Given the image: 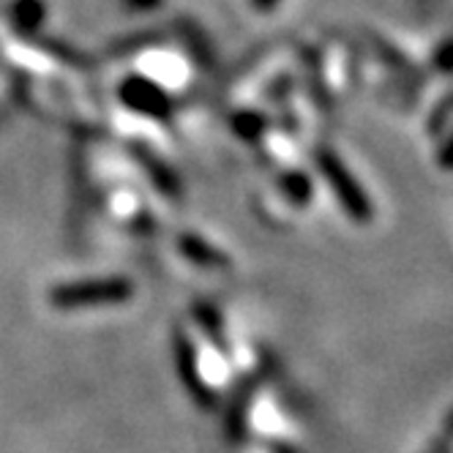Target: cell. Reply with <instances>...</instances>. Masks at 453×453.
I'll use <instances>...</instances> for the list:
<instances>
[{
    "label": "cell",
    "mask_w": 453,
    "mask_h": 453,
    "mask_svg": "<svg viewBox=\"0 0 453 453\" xmlns=\"http://www.w3.org/2000/svg\"><path fill=\"white\" fill-rule=\"evenodd\" d=\"M134 296V284L123 276H104V279H82L60 284L50 293V303L55 309H88V306H110L126 303Z\"/></svg>",
    "instance_id": "1"
},
{
    "label": "cell",
    "mask_w": 453,
    "mask_h": 453,
    "mask_svg": "<svg viewBox=\"0 0 453 453\" xmlns=\"http://www.w3.org/2000/svg\"><path fill=\"white\" fill-rule=\"evenodd\" d=\"M317 167L319 173L326 175V180L331 183V188L336 191V197L342 203V208L355 219V221H369L374 216L372 211V203L366 197V191L358 186V180H355L349 175V170L344 167V161L328 150V148H319L317 150Z\"/></svg>",
    "instance_id": "2"
},
{
    "label": "cell",
    "mask_w": 453,
    "mask_h": 453,
    "mask_svg": "<svg viewBox=\"0 0 453 453\" xmlns=\"http://www.w3.org/2000/svg\"><path fill=\"white\" fill-rule=\"evenodd\" d=\"M120 99L132 110L150 115V118H167V112H170L167 93L148 80H140V77H132L120 85Z\"/></svg>",
    "instance_id": "3"
},
{
    "label": "cell",
    "mask_w": 453,
    "mask_h": 453,
    "mask_svg": "<svg viewBox=\"0 0 453 453\" xmlns=\"http://www.w3.org/2000/svg\"><path fill=\"white\" fill-rule=\"evenodd\" d=\"M175 358H178V372H180L183 385L188 388V394L200 404H211V391L205 388L200 369H197V355H194V347L188 344L183 334L175 336Z\"/></svg>",
    "instance_id": "4"
},
{
    "label": "cell",
    "mask_w": 453,
    "mask_h": 453,
    "mask_svg": "<svg viewBox=\"0 0 453 453\" xmlns=\"http://www.w3.org/2000/svg\"><path fill=\"white\" fill-rule=\"evenodd\" d=\"M178 246L183 251L186 260H191L194 265H203V268H230V257L224 251L213 249L208 241L197 238V235H180L178 238Z\"/></svg>",
    "instance_id": "5"
},
{
    "label": "cell",
    "mask_w": 453,
    "mask_h": 453,
    "mask_svg": "<svg viewBox=\"0 0 453 453\" xmlns=\"http://www.w3.org/2000/svg\"><path fill=\"white\" fill-rule=\"evenodd\" d=\"M137 153L142 156V167L150 173V178L156 180V186H158L161 191H167V194H178V183H175V178L170 175V170H167L165 165H158V161H156L153 156H148L142 148H140Z\"/></svg>",
    "instance_id": "6"
},
{
    "label": "cell",
    "mask_w": 453,
    "mask_h": 453,
    "mask_svg": "<svg viewBox=\"0 0 453 453\" xmlns=\"http://www.w3.org/2000/svg\"><path fill=\"white\" fill-rule=\"evenodd\" d=\"M281 186H284V191H287L296 203H306V200L311 197V183H309L306 175H301V173H289V175H284V178H281Z\"/></svg>",
    "instance_id": "7"
},
{
    "label": "cell",
    "mask_w": 453,
    "mask_h": 453,
    "mask_svg": "<svg viewBox=\"0 0 453 453\" xmlns=\"http://www.w3.org/2000/svg\"><path fill=\"white\" fill-rule=\"evenodd\" d=\"M437 165H440L442 170H453V140H448V142L442 145V150H440V156H437Z\"/></svg>",
    "instance_id": "8"
},
{
    "label": "cell",
    "mask_w": 453,
    "mask_h": 453,
    "mask_svg": "<svg viewBox=\"0 0 453 453\" xmlns=\"http://www.w3.org/2000/svg\"><path fill=\"white\" fill-rule=\"evenodd\" d=\"M437 66H440V69H445V72H450V69H453V44H450V47H445V52H440V55H437Z\"/></svg>",
    "instance_id": "9"
},
{
    "label": "cell",
    "mask_w": 453,
    "mask_h": 453,
    "mask_svg": "<svg viewBox=\"0 0 453 453\" xmlns=\"http://www.w3.org/2000/svg\"><path fill=\"white\" fill-rule=\"evenodd\" d=\"M251 4H254L257 12H271L279 4V0H251Z\"/></svg>",
    "instance_id": "10"
},
{
    "label": "cell",
    "mask_w": 453,
    "mask_h": 453,
    "mask_svg": "<svg viewBox=\"0 0 453 453\" xmlns=\"http://www.w3.org/2000/svg\"><path fill=\"white\" fill-rule=\"evenodd\" d=\"M445 440H448V442L453 440V410H450L448 418H445Z\"/></svg>",
    "instance_id": "11"
},
{
    "label": "cell",
    "mask_w": 453,
    "mask_h": 453,
    "mask_svg": "<svg viewBox=\"0 0 453 453\" xmlns=\"http://www.w3.org/2000/svg\"><path fill=\"white\" fill-rule=\"evenodd\" d=\"M128 6H137V9H148V6H153L156 0H126Z\"/></svg>",
    "instance_id": "12"
}]
</instances>
